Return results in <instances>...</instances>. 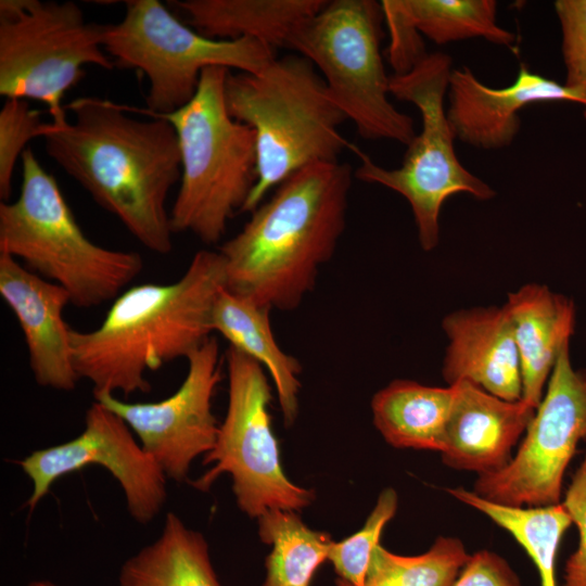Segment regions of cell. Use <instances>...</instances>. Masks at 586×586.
<instances>
[{
    "mask_svg": "<svg viewBox=\"0 0 586 586\" xmlns=\"http://www.w3.org/2000/svg\"><path fill=\"white\" fill-rule=\"evenodd\" d=\"M230 115L255 132L257 181L242 213L297 170L339 162L351 149L340 127L347 120L314 64L300 54L276 58L259 73L229 72L225 84Z\"/></svg>",
    "mask_w": 586,
    "mask_h": 586,
    "instance_id": "277c9868",
    "label": "cell"
},
{
    "mask_svg": "<svg viewBox=\"0 0 586 586\" xmlns=\"http://www.w3.org/2000/svg\"><path fill=\"white\" fill-rule=\"evenodd\" d=\"M117 24L103 28L102 46L115 67L138 69L149 81L140 114L165 115L189 103L209 66L259 73L276 58L272 47L252 38L203 36L157 0H129Z\"/></svg>",
    "mask_w": 586,
    "mask_h": 586,
    "instance_id": "9c48e42d",
    "label": "cell"
},
{
    "mask_svg": "<svg viewBox=\"0 0 586 586\" xmlns=\"http://www.w3.org/2000/svg\"><path fill=\"white\" fill-rule=\"evenodd\" d=\"M453 59L443 52L429 53L406 74L390 77V93L413 104L421 115V131L407 145L402 165L384 168L359 149L351 145L360 165L355 176L365 182L381 184L407 200L423 251L440 242V214L445 201L468 193L479 201L496 196V191L468 170L456 155L445 98L453 72Z\"/></svg>",
    "mask_w": 586,
    "mask_h": 586,
    "instance_id": "52a82bcc",
    "label": "cell"
},
{
    "mask_svg": "<svg viewBox=\"0 0 586 586\" xmlns=\"http://www.w3.org/2000/svg\"><path fill=\"white\" fill-rule=\"evenodd\" d=\"M224 289L225 262L212 250L196 252L173 282L126 289L97 328L72 330L79 378L92 384L94 398L149 393L146 372L187 358L212 336V314Z\"/></svg>",
    "mask_w": 586,
    "mask_h": 586,
    "instance_id": "3957f363",
    "label": "cell"
},
{
    "mask_svg": "<svg viewBox=\"0 0 586 586\" xmlns=\"http://www.w3.org/2000/svg\"><path fill=\"white\" fill-rule=\"evenodd\" d=\"M271 309L227 288L218 295L213 314V332L221 334L229 346L244 353L271 377L286 425L297 416L300 361L281 349L270 324Z\"/></svg>",
    "mask_w": 586,
    "mask_h": 586,
    "instance_id": "44dd1931",
    "label": "cell"
},
{
    "mask_svg": "<svg viewBox=\"0 0 586 586\" xmlns=\"http://www.w3.org/2000/svg\"><path fill=\"white\" fill-rule=\"evenodd\" d=\"M453 586H522V584L505 558L483 549L470 555Z\"/></svg>",
    "mask_w": 586,
    "mask_h": 586,
    "instance_id": "d6a6232c",
    "label": "cell"
},
{
    "mask_svg": "<svg viewBox=\"0 0 586 586\" xmlns=\"http://www.w3.org/2000/svg\"><path fill=\"white\" fill-rule=\"evenodd\" d=\"M381 1L333 0L304 21L286 48L309 60L334 103L360 137L408 145L412 118L390 100V77L381 54Z\"/></svg>",
    "mask_w": 586,
    "mask_h": 586,
    "instance_id": "ba28073f",
    "label": "cell"
},
{
    "mask_svg": "<svg viewBox=\"0 0 586 586\" xmlns=\"http://www.w3.org/2000/svg\"><path fill=\"white\" fill-rule=\"evenodd\" d=\"M441 453L451 469L477 476L502 470L514 455L536 408L523 399L506 400L477 385L460 381Z\"/></svg>",
    "mask_w": 586,
    "mask_h": 586,
    "instance_id": "ac0fdd59",
    "label": "cell"
},
{
    "mask_svg": "<svg viewBox=\"0 0 586 586\" xmlns=\"http://www.w3.org/2000/svg\"><path fill=\"white\" fill-rule=\"evenodd\" d=\"M258 534L272 547L263 586H310L333 543L328 533L306 526L293 510L273 509L262 514Z\"/></svg>",
    "mask_w": 586,
    "mask_h": 586,
    "instance_id": "d4e9b609",
    "label": "cell"
},
{
    "mask_svg": "<svg viewBox=\"0 0 586 586\" xmlns=\"http://www.w3.org/2000/svg\"><path fill=\"white\" fill-rule=\"evenodd\" d=\"M582 441L586 442V369L574 368L568 343L512 459L502 470L477 476L473 492L509 506L559 504L565 471Z\"/></svg>",
    "mask_w": 586,
    "mask_h": 586,
    "instance_id": "7c38bea8",
    "label": "cell"
},
{
    "mask_svg": "<svg viewBox=\"0 0 586 586\" xmlns=\"http://www.w3.org/2000/svg\"><path fill=\"white\" fill-rule=\"evenodd\" d=\"M0 295L23 332L37 384L73 391L80 380L74 365L72 328L63 311L71 297L65 289L0 253Z\"/></svg>",
    "mask_w": 586,
    "mask_h": 586,
    "instance_id": "2e32d148",
    "label": "cell"
},
{
    "mask_svg": "<svg viewBox=\"0 0 586 586\" xmlns=\"http://www.w3.org/2000/svg\"><path fill=\"white\" fill-rule=\"evenodd\" d=\"M104 25L90 23L73 1H0V94L36 100L66 117L62 99L86 65L115 68L102 46Z\"/></svg>",
    "mask_w": 586,
    "mask_h": 586,
    "instance_id": "30bf717a",
    "label": "cell"
},
{
    "mask_svg": "<svg viewBox=\"0 0 586 586\" xmlns=\"http://www.w3.org/2000/svg\"><path fill=\"white\" fill-rule=\"evenodd\" d=\"M447 100L446 113L455 139L483 150L509 146L521 129L519 113L530 104L572 102L586 111V100L525 64L505 88L486 86L467 66L454 68Z\"/></svg>",
    "mask_w": 586,
    "mask_h": 586,
    "instance_id": "9a60e30c",
    "label": "cell"
},
{
    "mask_svg": "<svg viewBox=\"0 0 586 586\" xmlns=\"http://www.w3.org/2000/svg\"><path fill=\"white\" fill-rule=\"evenodd\" d=\"M326 0H174L168 4L205 37L252 38L273 49L286 48L294 30L320 12Z\"/></svg>",
    "mask_w": 586,
    "mask_h": 586,
    "instance_id": "ffe728a7",
    "label": "cell"
},
{
    "mask_svg": "<svg viewBox=\"0 0 586 586\" xmlns=\"http://www.w3.org/2000/svg\"><path fill=\"white\" fill-rule=\"evenodd\" d=\"M118 586H221L203 535L167 512L161 535L122 565Z\"/></svg>",
    "mask_w": 586,
    "mask_h": 586,
    "instance_id": "603a6c76",
    "label": "cell"
},
{
    "mask_svg": "<svg viewBox=\"0 0 586 586\" xmlns=\"http://www.w3.org/2000/svg\"><path fill=\"white\" fill-rule=\"evenodd\" d=\"M450 496L480 511L507 531L535 564L540 586H557L556 564L560 543L572 524L561 502L540 507H519L486 500L462 487L447 488Z\"/></svg>",
    "mask_w": 586,
    "mask_h": 586,
    "instance_id": "cb8c5ba5",
    "label": "cell"
},
{
    "mask_svg": "<svg viewBox=\"0 0 586 586\" xmlns=\"http://www.w3.org/2000/svg\"><path fill=\"white\" fill-rule=\"evenodd\" d=\"M413 26L433 42L445 44L483 38L512 48L517 37L497 23L495 0H397Z\"/></svg>",
    "mask_w": 586,
    "mask_h": 586,
    "instance_id": "484cf974",
    "label": "cell"
},
{
    "mask_svg": "<svg viewBox=\"0 0 586 586\" xmlns=\"http://www.w3.org/2000/svg\"><path fill=\"white\" fill-rule=\"evenodd\" d=\"M553 7L561 29L563 85L586 100V0H557Z\"/></svg>",
    "mask_w": 586,
    "mask_h": 586,
    "instance_id": "f546056e",
    "label": "cell"
},
{
    "mask_svg": "<svg viewBox=\"0 0 586 586\" xmlns=\"http://www.w3.org/2000/svg\"><path fill=\"white\" fill-rule=\"evenodd\" d=\"M442 329L448 340L442 366L448 385L468 381L502 399H522L520 359L505 306L455 310Z\"/></svg>",
    "mask_w": 586,
    "mask_h": 586,
    "instance_id": "e0dca14e",
    "label": "cell"
},
{
    "mask_svg": "<svg viewBox=\"0 0 586 586\" xmlns=\"http://www.w3.org/2000/svg\"><path fill=\"white\" fill-rule=\"evenodd\" d=\"M28 586H59L49 581H33Z\"/></svg>",
    "mask_w": 586,
    "mask_h": 586,
    "instance_id": "836d02e7",
    "label": "cell"
},
{
    "mask_svg": "<svg viewBox=\"0 0 586 586\" xmlns=\"http://www.w3.org/2000/svg\"><path fill=\"white\" fill-rule=\"evenodd\" d=\"M44 125L41 113L27 100L5 99L0 110V198L4 202L11 195L17 158L31 139L41 137Z\"/></svg>",
    "mask_w": 586,
    "mask_h": 586,
    "instance_id": "f1b7e54d",
    "label": "cell"
},
{
    "mask_svg": "<svg viewBox=\"0 0 586 586\" xmlns=\"http://www.w3.org/2000/svg\"><path fill=\"white\" fill-rule=\"evenodd\" d=\"M225 361L227 412L215 446L203 460V464L214 466L192 485L206 492L221 474L229 473L239 508L252 518L273 509H303L315 495L292 483L283 472L268 411L271 388L265 369L232 346L226 351Z\"/></svg>",
    "mask_w": 586,
    "mask_h": 586,
    "instance_id": "8fae6325",
    "label": "cell"
},
{
    "mask_svg": "<svg viewBox=\"0 0 586 586\" xmlns=\"http://www.w3.org/2000/svg\"><path fill=\"white\" fill-rule=\"evenodd\" d=\"M21 160L18 196L0 204V253L65 289L77 307L114 301L143 269L141 255L91 241L30 148Z\"/></svg>",
    "mask_w": 586,
    "mask_h": 586,
    "instance_id": "5b68a950",
    "label": "cell"
},
{
    "mask_svg": "<svg viewBox=\"0 0 586 586\" xmlns=\"http://www.w3.org/2000/svg\"><path fill=\"white\" fill-rule=\"evenodd\" d=\"M470 558L457 537L440 536L428 551L400 556L379 544L371 556L364 586H453ZM336 586H351L336 579Z\"/></svg>",
    "mask_w": 586,
    "mask_h": 586,
    "instance_id": "4316f807",
    "label": "cell"
},
{
    "mask_svg": "<svg viewBox=\"0 0 586 586\" xmlns=\"http://www.w3.org/2000/svg\"><path fill=\"white\" fill-rule=\"evenodd\" d=\"M18 463L33 483L27 501L30 510L54 481L92 463L103 466L118 481L128 511L138 523L151 522L167 498V476L158 463L137 442L128 424L98 400L88 408L78 436L35 450Z\"/></svg>",
    "mask_w": 586,
    "mask_h": 586,
    "instance_id": "4fadbf2b",
    "label": "cell"
},
{
    "mask_svg": "<svg viewBox=\"0 0 586 586\" xmlns=\"http://www.w3.org/2000/svg\"><path fill=\"white\" fill-rule=\"evenodd\" d=\"M381 4L390 31L387 60L394 75L406 74L429 54L423 36L403 12L397 0H382Z\"/></svg>",
    "mask_w": 586,
    "mask_h": 586,
    "instance_id": "4dcf8cb0",
    "label": "cell"
},
{
    "mask_svg": "<svg viewBox=\"0 0 586 586\" xmlns=\"http://www.w3.org/2000/svg\"><path fill=\"white\" fill-rule=\"evenodd\" d=\"M512 322L518 348L522 399L539 405L557 358L574 334V302L540 283L510 292L504 305Z\"/></svg>",
    "mask_w": 586,
    "mask_h": 586,
    "instance_id": "d6986e66",
    "label": "cell"
},
{
    "mask_svg": "<svg viewBox=\"0 0 586 586\" xmlns=\"http://www.w3.org/2000/svg\"><path fill=\"white\" fill-rule=\"evenodd\" d=\"M188 372L177 391L152 403H128L115 395L94 400L118 415L167 479L188 480L193 460L209 453L219 424L212 411L221 380V354L216 336L208 337L187 358Z\"/></svg>",
    "mask_w": 586,
    "mask_h": 586,
    "instance_id": "5bb4252c",
    "label": "cell"
},
{
    "mask_svg": "<svg viewBox=\"0 0 586 586\" xmlns=\"http://www.w3.org/2000/svg\"><path fill=\"white\" fill-rule=\"evenodd\" d=\"M229 72L205 68L189 103L170 114L148 115L169 122L178 138L181 178L169 212L171 230L189 232L207 245L220 241L257 181L255 132L227 107Z\"/></svg>",
    "mask_w": 586,
    "mask_h": 586,
    "instance_id": "8992f818",
    "label": "cell"
},
{
    "mask_svg": "<svg viewBox=\"0 0 586 586\" xmlns=\"http://www.w3.org/2000/svg\"><path fill=\"white\" fill-rule=\"evenodd\" d=\"M572 524L578 533V544L564 568L563 586H586V453L563 494Z\"/></svg>",
    "mask_w": 586,
    "mask_h": 586,
    "instance_id": "1f68e13d",
    "label": "cell"
},
{
    "mask_svg": "<svg viewBox=\"0 0 586 586\" xmlns=\"http://www.w3.org/2000/svg\"><path fill=\"white\" fill-rule=\"evenodd\" d=\"M455 396V385L430 386L397 379L373 395V423L396 448L442 453Z\"/></svg>",
    "mask_w": 586,
    "mask_h": 586,
    "instance_id": "7402d4cb",
    "label": "cell"
},
{
    "mask_svg": "<svg viewBox=\"0 0 586 586\" xmlns=\"http://www.w3.org/2000/svg\"><path fill=\"white\" fill-rule=\"evenodd\" d=\"M66 117L46 123L47 155L115 216L144 247L173 250L167 198L180 182L181 157L173 125L131 117L126 105L80 97Z\"/></svg>",
    "mask_w": 586,
    "mask_h": 586,
    "instance_id": "6da1fadb",
    "label": "cell"
},
{
    "mask_svg": "<svg viewBox=\"0 0 586 586\" xmlns=\"http://www.w3.org/2000/svg\"><path fill=\"white\" fill-rule=\"evenodd\" d=\"M398 497L393 488L383 489L364 526L352 536L333 542L328 560L339 578L351 586H364L374 548L384 526L395 515Z\"/></svg>",
    "mask_w": 586,
    "mask_h": 586,
    "instance_id": "83f0119b",
    "label": "cell"
},
{
    "mask_svg": "<svg viewBox=\"0 0 586 586\" xmlns=\"http://www.w3.org/2000/svg\"><path fill=\"white\" fill-rule=\"evenodd\" d=\"M352 181L340 162L306 166L282 181L217 250L226 288L270 309L295 310L344 232Z\"/></svg>",
    "mask_w": 586,
    "mask_h": 586,
    "instance_id": "7a4b0ae2",
    "label": "cell"
}]
</instances>
